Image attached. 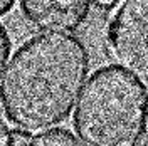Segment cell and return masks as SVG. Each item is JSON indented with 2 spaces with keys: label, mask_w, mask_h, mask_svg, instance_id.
<instances>
[{
  "label": "cell",
  "mask_w": 148,
  "mask_h": 146,
  "mask_svg": "<svg viewBox=\"0 0 148 146\" xmlns=\"http://www.w3.org/2000/svg\"><path fill=\"white\" fill-rule=\"evenodd\" d=\"M148 91L120 65H104L86 82L73 116L84 146H140L147 134Z\"/></svg>",
  "instance_id": "obj_2"
},
{
  "label": "cell",
  "mask_w": 148,
  "mask_h": 146,
  "mask_svg": "<svg viewBox=\"0 0 148 146\" xmlns=\"http://www.w3.org/2000/svg\"><path fill=\"white\" fill-rule=\"evenodd\" d=\"M108 50L116 64L148 84V0H126L113 14Z\"/></svg>",
  "instance_id": "obj_3"
},
{
  "label": "cell",
  "mask_w": 148,
  "mask_h": 146,
  "mask_svg": "<svg viewBox=\"0 0 148 146\" xmlns=\"http://www.w3.org/2000/svg\"><path fill=\"white\" fill-rule=\"evenodd\" d=\"M24 17L42 32H74L91 14L92 0H18Z\"/></svg>",
  "instance_id": "obj_4"
},
{
  "label": "cell",
  "mask_w": 148,
  "mask_h": 146,
  "mask_svg": "<svg viewBox=\"0 0 148 146\" xmlns=\"http://www.w3.org/2000/svg\"><path fill=\"white\" fill-rule=\"evenodd\" d=\"M91 67L79 37L46 32L15 50L0 82L7 121L27 133H42L64 123L81 96Z\"/></svg>",
  "instance_id": "obj_1"
},
{
  "label": "cell",
  "mask_w": 148,
  "mask_h": 146,
  "mask_svg": "<svg viewBox=\"0 0 148 146\" xmlns=\"http://www.w3.org/2000/svg\"><path fill=\"white\" fill-rule=\"evenodd\" d=\"M10 54H12V39H10V34L5 29V25L0 22V81L7 69Z\"/></svg>",
  "instance_id": "obj_6"
},
{
  "label": "cell",
  "mask_w": 148,
  "mask_h": 146,
  "mask_svg": "<svg viewBox=\"0 0 148 146\" xmlns=\"http://www.w3.org/2000/svg\"><path fill=\"white\" fill-rule=\"evenodd\" d=\"M147 121H148V119H147Z\"/></svg>",
  "instance_id": "obj_11"
},
{
  "label": "cell",
  "mask_w": 148,
  "mask_h": 146,
  "mask_svg": "<svg viewBox=\"0 0 148 146\" xmlns=\"http://www.w3.org/2000/svg\"><path fill=\"white\" fill-rule=\"evenodd\" d=\"M10 139H12V133L7 123L0 119V146H10Z\"/></svg>",
  "instance_id": "obj_8"
},
{
  "label": "cell",
  "mask_w": 148,
  "mask_h": 146,
  "mask_svg": "<svg viewBox=\"0 0 148 146\" xmlns=\"http://www.w3.org/2000/svg\"><path fill=\"white\" fill-rule=\"evenodd\" d=\"M10 146H30V133L22 131V129H15L12 133Z\"/></svg>",
  "instance_id": "obj_7"
},
{
  "label": "cell",
  "mask_w": 148,
  "mask_h": 146,
  "mask_svg": "<svg viewBox=\"0 0 148 146\" xmlns=\"http://www.w3.org/2000/svg\"><path fill=\"white\" fill-rule=\"evenodd\" d=\"M30 146H84V145L76 139V136L71 131L62 128H56V129H47L44 133H39L30 141Z\"/></svg>",
  "instance_id": "obj_5"
},
{
  "label": "cell",
  "mask_w": 148,
  "mask_h": 146,
  "mask_svg": "<svg viewBox=\"0 0 148 146\" xmlns=\"http://www.w3.org/2000/svg\"><path fill=\"white\" fill-rule=\"evenodd\" d=\"M101 5H104V7H113V5H118V3H121V0H98Z\"/></svg>",
  "instance_id": "obj_10"
},
{
  "label": "cell",
  "mask_w": 148,
  "mask_h": 146,
  "mask_svg": "<svg viewBox=\"0 0 148 146\" xmlns=\"http://www.w3.org/2000/svg\"><path fill=\"white\" fill-rule=\"evenodd\" d=\"M14 3H15V0H0V15L9 14L14 7Z\"/></svg>",
  "instance_id": "obj_9"
}]
</instances>
